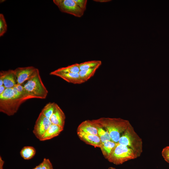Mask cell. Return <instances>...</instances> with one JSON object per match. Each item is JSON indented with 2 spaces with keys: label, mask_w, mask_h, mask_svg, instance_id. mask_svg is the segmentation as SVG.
Returning <instances> with one entry per match:
<instances>
[{
  "label": "cell",
  "mask_w": 169,
  "mask_h": 169,
  "mask_svg": "<svg viewBox=\"0 0 169 169\" xmlns=\"http://www.w3.org/2000/svg\"><path fill=\"white\" fill-rule=\"evenodd\" d=\"M137 158V156L132 149L117 143L114 151L107 160L110 162L119 165Z\"/></svg>",
  "instance_id": "cell-5"
},
{
  "label": "cell",
  "mask_w": 169,
  "mask_h": 169,
  "mask_svg": "<svg viewBox=\"0 0 169 169\" xmlns=\"http://www.w3.org/2000/svg\"><path fill=\"white\" fill-rule=\"evenodd\" d=\"M54 3L62 12L75 17H81L84 11L76 4L74 0H54Z\"/></svg>",
  "instance_id": "cell-6"
},
{
  "label": "cell",
  "mask_w": 169,
  "mask_h": 169,
  "mask_svg": "<svg viewBox=\"0 0 169 169\" xmlns=\"http://www.w3.org/2000/svg\"><path fill=\"white\" fill-rule=\"evenodd\" d=\"M64 128L60 126L52 124L39 141H44L50 140L58 136Z\"/></svg>",
  "instance_id": "cell-14"
},
{
  "label": "cell",
  "mask_w": 169,
  "mask_h": 169,
  "mask_svg": "<svg viewBox=\"0 0 169 169\" xmlns=\"http://www.w3.org/2000/svg\"><path fill=\"white\" fill-rule=\"evenodd\" d=\"M94 120L109 133L111 141L117 143L123 132L131 124L127 120L120 118L101 117Z\"/></svg>",
  "instance_id": "cell-2"
},
{
  "label": "cell",
  "mask_w": 169,
  "mask_h": 169,
  "mask_svg": "<svg viewBox=\"0 0 169 169\" xmlns=\"http://www.w3.org/2000/svg\"><path fill=\"white\" fill-rule=\"evenodd\" d=\"M51 124L50 119L41 112L35 122L33 131V133L40 140Z\"/></svg>",
  "instance_id": "cell-7"
},
{
  "label": "cell",
  "mask_w": 169,
  "mask_h": 169,
  "mask_svg": "<svg viewBox=\"0 0 169 169\" xmlns=\"http://www.w3.org/2000/svg\"><path fill=\"white\" fill-rule=\"evenodd\" d=\"M36 68L32 66L18 67L14 70L18 84H22L31 77Z\"/></svg>",
  "instance_id": "cell-8"
},
{
  "label": "cell",
  "mask_w": 169,
  "mask_h": 169,
  "mask_svg": "<svg viewBox=\"0 0 169 169\" xmlns=\"http://www.w3.org/2000/svg\"><path fill=\"white\" fill-rule=\"evenodd\" d=\"M56 103L50 102L44 107L41 112L45 117L50 119L54 110Z\"/></svg>",
  "instance_id": "cell-20"
},
{
  "label": "cell",
  "mask_w": 169,
  "mask_h": 169,
  "mask_svg": "<svg viewBox=\"0 0 169 169\" xmlns=\"http://www.w3.org/2000/svg\"><path fill=\"white\" fill-rule=\"evenodd\" d=\"M100 66L81 70L79 74L84 82L87 81L95 74L96 70Z\"/></svg>",
  "instance_id": "cell-18"
},
{
  "label": "cell",
  "mask_w": 169,
  "mask_h": 169,
  "mask_svg": "<svg viewBox=\"0 0 169 169\" xmlns=\"http://www.w3.org/2000/svg\"><path fill=\"white\" fill-rule=\"evenodd\" d=\"M93 120L96 124L98 135L100 138L101 142L111 140L110 136L108 131L103 127L95 122L94 120Z\"/></svg>",
  "instance_id": "cell-19"
},
{
  "label": "cell",
  "mask_w": 169,
  "mask_h": 169,
  "mask_svg": "<svg viewBox=\"0 0 169 169\" xmlns=\"http://www.w3.org/2000/svg\"><path fill=\"white\" fill-rule=\"evenodd\" d=\"M107 169H110L109 168V167Z\"/></svg>",
  "instance_id": "cell-33"
},
{
  "label": "cell",
  "mask_w": 169,
  "mask_h": 169,
  "mask_svg": "<svg viewBox=\"0 0 169 169\" xmlns=\"http://www.w3.org/2000/svg\"><path fill=\"white\" fill-rule=\"evenodd\" d=\"M6 89L4 85L0 86V95L2 94Z\"/></svg>",
  "instance_id": "cell-28"
},
{
  "label": "cell",
  "mask_w": 169,
  "mask_h": 169,
  "mask_svg": "<svg viewBox=\"0 0 169 169\" xmlns=\"http://www.w3.org/2000/svg\"><path fill=\"white\" fill-rule=\"evenodd\" d=\"M51 75L59 77L66 81L74 84H81L84 83L79 73H61L52 74Z\"/></svg>",
  "instance_id": "cell-13"
},
{
  "label": "cell",
  "mask_w": 169,
  "mask_h": 169,
  "mask_svg": "<svg viewBox=\"0 0 169 169\" xmlns=\"http://www.w3.org/2000/svg\"><path fill=\"white\" fill-rule=\"evenodd\" d=\"M102 62L100 60H95L84 62L79 64L80 70L100 66Z\"/></svg>",
  "instance_id": "cell-21"
},
{
  "label": "cell",
  "mask_w": 169,
  "mask_h": 169,
  "mask_svg": "<svg viewBox=\"0 0 169 169\" xmlns=\"http://www.w3.org/2000/svg\"><path fill=\"white\" fill-rule=\"evenodd\" d=\"M7 26L4 16L0 14V36H2L7 31Z\"/></svg>",
  "instance_id": "cell-23"
},
{
  "label": "cell",
  "mask_w": 169,
  "mask_h": 169,
  "mask_svg": "<svg viewBox=\"0 0 169 169\" xmlns=\"http://www.w3.org/2000/svg\"><path fill=\"white\" fill-rule=\"evenodd\" d=\"M26 100L14 88H6L0 95V111L9 116L13 115Z\"/></svg>",
  "instance_id": "cell-1"
},
{
  "label": "cell",
  "mask_w": 169,
  "mask_h": 169,
  "mask_svg": "<svg viewBox=\"0 0 169 169\" xmlns=\"http://www.w3.org/2000/svg\"><path fill=\"white\" fill-rule=\"evenodd\" d=\"M165 160L169 163V157L164 159Z\"/></svg>",
  "instance_id": "cell-31"
},
{
  "label": "cell",
  "mask_w": 169,
  "mask_h": 169,
  "mask_svg": "<svg viewBox=\"0 0 169 169\" xmlns=\"http://www.w3.org/2000/svg\"><path fill=\"white\" fill-rule=\"evenodd\" d=\"M117 143L132 149L138 157L143 152L142 140L131 124L122 134Z\"/></svg>",
  "instance_id": "cell-4"
},
{
  "label": "cell",
  "mask_w": 169,
  "mask_h": 169,
  "mask_svg": "<svg viewBox=\"0 0 169 169\" xmlns=\"http://www.w3.org/2000/svg\"><path fill=\"white\" fill-rule=\"evenodd\" d=\"M117 143L111 140L101 142L100 148L105 159H107L114 151Z\"/></svg>",
  "instance_id": "cell-15"
},
{
  "label": "cell",
  "mask_w": 169,
  "mask_h": 169,
  "mask_svg": "<svg viewBox=\"0 0 169 169\" xmlns=\"http://www.w3.org/2000/svg\"><path fill=\"white\" fill-rule=\"evenodd\" d=\"M65 119V116L64 112L56 104L54 110L50 119L52 124L64 128Z\"/></svg>",
  "instance_id": "cell-11"
},
{
  "label": "cell",
  "mask_w": 169,
  "mask_h": 169,
  "mask_svg": "<svg viewBox=\"0 0 169 169\" xmlns=\"http://www.w3.org/2000/svg\"><path fill=\"white\" fill-rule=\"evenodd\" d=\"M80 71L79 64L76 63L66 67L59 68L51 72L49 74L51 75L54 73L68 72L79 73Z\"/></svg>",
  "instance_id": "cell-16"
},
{
  "label": "cell",
  "mask_w": 169,
  "mask_h": 169,
  "mask_svg": "<svg viewBox=\"0 0 169 169\" xmlns=\"http://www.w3.org/2000/svg\"><path fill=\"white\" fill-rule=\"evenodd\" d=\"M161 155L164 159L169 157V146H166L163 149Z\"/></svg>",
  "instance_id": "cell-26"
},
{
  "label": "cell",
  "mask_w": 169,
  "mask_h": 169,
  "mask_svg": "<svg viewBox=\"0 0 169 169\" xmlns=\"http://www.w3.org/2000/svg\"><path fill=\"white\" fill-rule=\"evenodd\" d=\"M0 82L3 83L6 88H13L17 84L14 70L2 71L0 72Z\"/></svg>",
  "instance_id": "cell-9"
},
{
  "label": "cell",
  "mask_w": 169,
  "mask_h": 169,
  "mask_svg": "<svg viewBox=\"0 0 169 169\" xmlns=\"http://www.w3.org/2000/svg\"><path fill=\"white\" fill-rule=\"evenodd\" d=\"M77 133L79 138L86 144L95 147L100 148L101 142L98 135L80 131H77Z\"/></svg>",
  "instance_id": "cell-10"
},
{
  "label": "cell",
  "mask_w": 169,
  "mask_h": 169,
  "mask_svg": "<svg viewBox=\"0 0 169 169\" xmlns=\"http://www.w3.org/2000/svg\"><path fill=\"white\" fill-rule=\"evenodd\" d=\"M94 1L99 2L100 3H104L109 2L110 1L109 0H94Z\"/></svg>",
  "instance_id": "cell-30"
},
{
  "label": "cell",
  "mask_w": 169,
  "mask_h": 169,
  "mask_svg": "<svg viewBox=\"0 0 169 169\" xmlns=\"http://www.w3.org/2000/svg\"><path fill=\"white\" fill-rule=\"evenodd\" d=\"M4 161L3 160L1 156H0V169H3Z\"/></svg>",
  "instance_id": "cell-27"
},
{
  "label": "cell",
  "mask_w": 169,
  "mask_h": 169,
  "mask_svg": "<svg viewBox=\"0 0 169 169\" xmlns=\"http://www.w3.org/2000/svg\"><path fill=\"white\" fill-rule=\"evenodd\" d=\"M26 81L23 86L32 98L44 99L46 97L48 91L43 83L38 69Z\"/></svg>",
  "instance_id": "cell-3"
},
{
  "label": "cell",
  "mask_w": 169,
  "mask_h": 169,
  "mask_svg": "<svg viewBox=\"0 0 169 169\" xmlns=\"http://www.w3.org/2000/svg\"><path fill=\"white\" fill-rule=\"evenodd\" d=\"M42 166V163H41L38 165L36 166L33 169H41Z\"/></svg>",
  "instance_id": "cell-29"
},
{
  "label": "cell",
  "mask_w": 169,
  "mask_h": 169,
  "mask_svg": "<svg viewBox=\"0 0 169 169\" xmlns=\"http://www.w3.org/2000/svg\"><path fill=\"white\" fill-rule=\"evenodd\" d=\"M36 153L35 148L32 146L23 147L20 151L21 156L24 159L28 160L33 158Z\"/></svg>",
  "instance_id": "cell-17"
},
{
  "label": "cell",
  "mask_w": 169,
  "mask_h": 169,
  "mask_svg": "<svg viewBox=\"0 0 169 169\" xmlns=\"http://www.w3.org/2000/svg\"><path fill=\"white\" fill-rule=\"evenodd\" d=\"M77 131L98 135L96 124L93 120L82 122L78 126Z\"/></svg>",
  "instance_id": "cell-12"
},
{
  "label": "cell",
  "mask_w": 169,
  "mask_h": 169,
  "mask_svg": "<svg viewBox=\"0 0 169 169\" xmlns=\"http://www.w3.org/2000/svg\"><path fill=\"white\" fill-rule=\"evenodd\" d=\"M13 88L19 92L27 100L32 99L31 96L26 91L23 86L22 85V84H17Z\"/></svg>",
  "instance_id": "cell-22"
},
{
  "label": "cell",
  "mask_w": 169,
  "mask_h": 169,
  "mask_svg": "<svg viewBox=\"0 0 169 169\" xmlns=\"http://www.w3.org/2000/svg\"><path fill=\"white\" fill-rule=\"evenodd\" d=\"M78 6L84 12L86 9L87 0H74Z\"/></svg>",
  "instance_id": "cell-25"
},
{
  "label": "cell",
  "mask_w": 169,
  "mask_h": 169,
  "mask_svg": "<svg viewBox=\"0 0 169 169\" xmlns=\"http://www.w3.org/2000/svg\"><path fill=\"white\" fill-rule=\"evenodd\" d=\"M42 163L41 169H54L52 164L49 159L44 158Z\"/></svg>",
  "instance_id": "cell-24"
},
{
  "label": "cell",
  "mask_w": 169,
  "mask_h": 169,
  "mask_svg": "<svg viewBox=\"0 0 169 169\" xmlns=\"http://www.w3.org/2000/svg\"><path fill=\"white\" fill-rule=\"evenodd\" d=\"M109 168L110 169H116L115 168L112 167H110Z\"/></svg>",
  "instance_id": "cell-32"
}]
</instances>
